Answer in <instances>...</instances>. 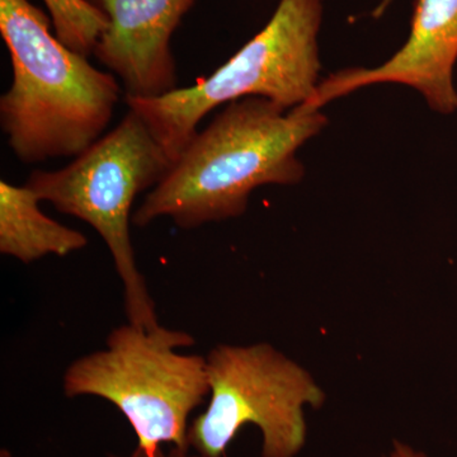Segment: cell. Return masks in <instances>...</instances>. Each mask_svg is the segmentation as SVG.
Wrapping results in <instances>:
<instances>
[{
    "label": "cell",
    "mask_w": 457,
    "mask_h": 457,
    "mask_svg": "<svg viewBox=\"0 0 457 457\" xmlns=\"http://www.w3.org/2000/svg\"><path fill=\"white\" fill-rule=\"evenodd\" d=\"M130 457H210L206 455H203V453H195V455H192V453H189V449H180V447L173 446L168 453H165V451L159 449L156 451L155 453H153V455H146V453H144L143 451L137 449L132 453V455Z\"/></svg>",
    "instance_id": "11"
},
{
    "label": "cell",
    "mask_w": 457,
    "mask_h": 457,
    "mask_svg": "<svg viewBox=\"0 0 457 457\" xmlns=\"http://www.w3.org/2000/svg\"><path fill=\"white\" fill-rule=\"evenodd\" d=\"M210 400L188 428V446L221 457L246 425L262 435V457H296L306 442L305 409L323 389L303 366L267 343L216 345L206 356Z\"/></svg>",
    "instance_id": "6"
},
{
    "label": "cell",
    "mask_w": 457,
    "mask_h": 457,
    "mask_svg": "<svg viewBox=\"0 0 457 457\" xmlns=\"http://www.w3.org/2000/svg\"><path fill=\"white\" fill-rule=\"evenodd\" d=\"M174 162L139 114L129 108L112 131L99 137L71 163L56 170L32 171L25 186L62 213L86 221L101 236L123 284L129 323L161 326L155 303L137 269L130 237L135 198L152 191Z\"/></svg>",
    "instance_id": "4"
},
{
    "label": "cell",
    "mask_w": 457,
    "mask_h": 457,
    "mask_svg": "<svg viewBox=\"0 0 457 457\" xmlns=\"http://www.w3.org/2000/svg\"><path fill=\"white\" fill-rule=\"evenodd\" d=\"M88 2L107 18L93 55L121 80L125 98H158L176 90L171 36L195 0Z\"/></svg>",
    "instance_id": "8"
},
{
    "label": "cell",
    "mask_w": 457,
    "mask_h": 457,
    "mask_svg": "<svg viewBox=\"0 0 457 457\" xmlns=\"http://www.w3.org/2000/svg\"><path fill=\"white\" fill-rule=\"evenodd\" d=\"M383 457H428L422 451L414 449L411 445L404 444V442H394L392 450L385 453Z\"/></svg>",
    "instance_id": "12"
},
{
    "label": "cell",
    "mask_w": 457,
    "mask_h": 457,
    "mask_svg": "<svg viewBox=\"0 0 457 457\" xmlns=\"http://www.w3.org/2000/svg\"><path fill=\"white\" fill-rule=\"evenodd\" d=\"M456 62L457 0H414L407 41L389 60L372 69H345L330 74L303 106L321 110L354 90L394 83L416 89L435 112L453 113L457 111Z\"/></svg>",
    "instance_id": "7"
},
{
    "label": "cell",
    "mask_w": 457,
    "mask_h": 457,
    "mask_svg": "<svg viewBox=\"0 0 457 457\" xmlns=\"http://www.w3.org/2000/svg\"><path fill=\"white\" fill-rule=\"evenodd\" d=\"M327 123L321 110H285L261 97L230 102L147 192L132 224L170 218L179 228H195L243 215L255 188L302 182L305 168L297 150Z\"/></svg>",
    "instance_id": "1"
},
{
    "label": "cell",
    "mask_w": 457,
    "mask_h": 457,
    "mask_svg": "<svg viewBox=\"0 0 457 457\" xmlns=\"http://www.w3.org/2000/svg\"><path fill=\"white\" fill-rule=\"evenodd\" d=\"M40 203L27 186L0 180V253L29 264L46 255L65 257L88 245L80 231L45 215Z\"/></svg>",
    "instance_id": "9"
},
{
    "label": "cell",
    "mask_w": 457,
    "mask_h": 457,
    "mask_svg": "<svg viewBox=\"0 0 457 457\" xmlns=\"http://www.w3.org/2000/svg\"><path fill=\"white\" fill-rule=\"evenodd\" d=\"M323 13V0H279L263 29L203 82L158 98H125L126 106L176 162L198 123L222 104L245 97L270 99L285 110L309 104L321 82Z\"/></svg>",
    "instance_id": "3"
},
{
    "label": "cell",
    "mask_w": 457,
    "mask_h": 457,
    "mask_svg": "<svg viewBox=\"0 0 457 457\" xmlns=\"http://www.w3.org/2000/svg\"><path fill=\"white\" fill-rule=\"evenodd\" d=\"M0 457H13V456H12V453H9L8 450H2V451H0Z\"/></svg>",
    "instance_id": "13"
},
{
    "label": "cell",
    "mask_w": 457,
    "mask_h": 457,
    "mask_svg": "<svg viewBox=\"0 0 457 457\" xmlns=\"http://www.w3.org/2000/svg\"><path fill=\"white\" fill-rule=\"evenodd\" d=\"M194 343L188 333L162 326L114 328L104 350L66 369L65 395L112 403L134 429L137 449L146 455L164 444L189 449V416L210 393L206 357L177 352Z\"/></svg>",
    "instance_id": "5"
},
{
    "label": "cell",
    "mask_w": 457,
    "mask_h": 457,
    "mask_svg": "<svg viewBox=\"0 0 457 457\" xmlns=\"http://www.w3.org/2000/svg\"><path fill=\"white\" fill-rule=\"evenodd\" d=\"M56 37L69 49L88 57L107 27V18L88 0H44Z\"/></svg>",
    "instance_id": "10"
},
{
    "label": "cell",
    "mask_w": 457,
    "mask_h": 457,
    "mask_svg": "<svg viewBox=\"0 0 457 457\" xmlns=\"http://www.w3.org/2000/svg\"><path fill=\"white\" fill-rule=\"evenodd\" d=\"M50 23L31 0H0L13 73L0 97V126L25 164L82 154L104 137L121 98L117 78L69 49Z\"/></svg>",
    "instance_id": "2"
}]
</instances>
